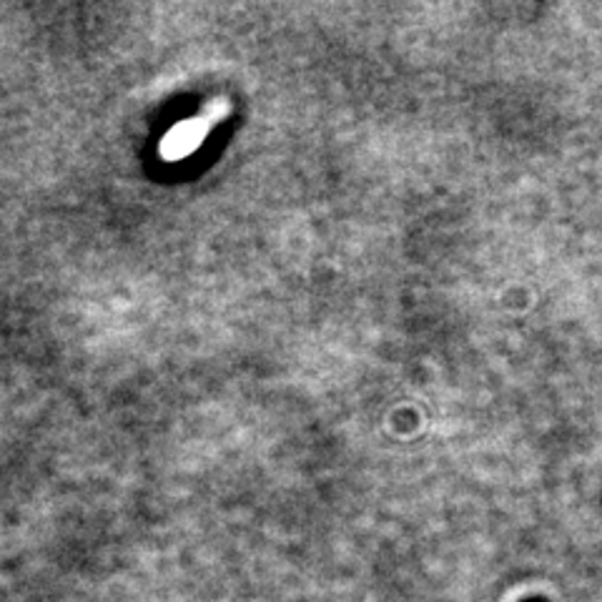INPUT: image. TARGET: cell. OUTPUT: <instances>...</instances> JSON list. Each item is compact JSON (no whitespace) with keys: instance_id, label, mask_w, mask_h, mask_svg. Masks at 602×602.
I'll list each match as a JSON object with an SVG mask.
<instances>
[{"instance_id":"cell-1","label":"cell","mask_w":602,"mask_h":602,"mask_svg":"<svg viewBox=\"0 0 602 602\" xmlns=\"http://www.w3.org/2000/svg\"><path fill=\"white\" fill-rule=\"evenodd\" d=\"M219 120V113L216 116H196V119H188L184 123H178L176 128H171L163 144H161V153L169 161H178L188 156L191 151H196L203 141V136L209 131V126Z\"/></svg>"}]
</instances>
